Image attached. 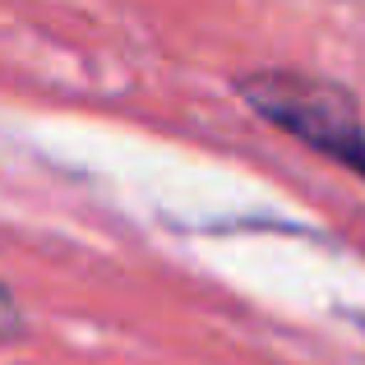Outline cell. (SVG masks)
Returning a JSON list of instances; mask_svg holds the SVG:
<instances>
[{
	"label": "cell",
	"mask_w": 365,
	"mask_h": 365,
	"mask_svg": "<svg viewBox=\"0 0 365 365\" xmlns=\"http://www.w3.org/2000/svg\"><path fill=\"white\" fill-rule=\"evenodd\" d=\"M19 333H24V310H19L14 292H9V287L0 282V342L19 338Z\"/></svg>",
	"instance_id": "2"
},
{
	"label": "cell",
	"mask_w": 365,
	"mask_h": 365,
	"mask_svg": "<svg viewBox=\"0 0 365 365\" xmlns=\"http://www.w3.org/2000/svg\"><path fill=\"white\" fill-rule=\"evenodd\" d=\"M236 88L255 107V116H264L268 125L287 130L292 139L310 143L314 153H329L342 167L365 176L361 107L342 83L296 74V70H259V74H245Z\"/></svg>",
	"instance_id": "1"
}]
</instances>
